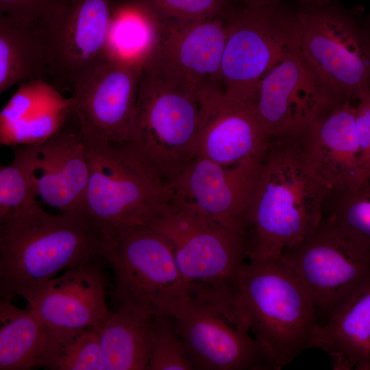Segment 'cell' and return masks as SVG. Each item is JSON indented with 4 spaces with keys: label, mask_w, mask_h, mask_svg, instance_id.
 <instances>
[{
    "label": "cell",
    "mask_w": 370,
    "mask_h": 370,
    "mask_svg": "<svg viewBox=\"0 0 370 370\" xmlns=\"http://www.w3.org/2000/svg\"><path fill=\"white\" fill-rule=\"evenodd\" d=\"M354 115L352 102H341L299 136L308 161L331 195L348 190L366 179Z\"/></svg>",
    "instance_id": "obj_20"
},
{
    "label": "cell",
    "mask_w": 370,
    "mask_h": 370,
    "mask_svg": "<svg viewBox=\"0 0 370 370\" xmlns=\"http://www.w3.org/2000/svg\"><path fill=\"white\" fill-rule=\"evenodd\" d=\"M148 227L170 243L193 295L217 296L231 291L236 273L247 258V236L173 199Z\"/></svg>",
    "instance_id": "obj_7"
},
{
    "label": "cell",
    "mask_w": 370,
    "mask_h": 370,
    "mask_svg": "<svg viewBox=\"0 0 370 370\" xmlns=\"http://www.w3.org/2000/svg\"><path fill=\"white\" fill-rule=\"evenodd\" d=\"M153 319L118 308L98 327L106 370H147L154 340Z\"/></svg>",
    "instance_id": "obj_24"
},
{
    "label": "cell",
    "mask_w": 370,
    "mask_h": 370,
    "mask_svg": "<svg viewBox=\"0 0 370 370\" xmlns=\"http://www.w3.org/2000/svg\"><path fill=\"white\" fill-rule=\"evenodd\" d=\"M230 304L236 324L256 340L274 370L310 347L319 323L314 304L280 258L245 262L233 281Z\"/></svg>",
    "instance_id": "obj_3"
},
{
    "label": "cell",
    "mask_w": 370,
    "mask_h": 370,
    "mask_svg": "<svg viewBox=\"0 0 370 370\" xmlns=\"http://www.w3.org/2000/svg\"><path fill=\"white\" fill-rule=\"evenodd\" d=\"M101 230L88 217L51 214L40 203L0 223V293L30 301L62 271L99 255Z\"/></svg>",
    "instance_id": "obj_2"
},
{
    "label": "cell",
    "mask_w": 370,
    "mask_h": 370,
    "mask_svg": "<svg viewBox=\"0 0 370 370\" xmlns=\"http://www.w3.org/2000/svg\"><path fill=\"white\" fill-rule=\"evenodd\" d=\"M42 368L55 370H106L98 327L85 330L58 347Z\"/></svg>",
    "instance_id": "obj_28"
},
{
    "label": "cell",
    "mask_w": 370,
    "mask_h": 370,
    "mask_svg": "<svg viewBox=\"0 0 370 370\" xmlns=\"http://www.w3.org/2000/svg\"><path fill=\"white\" fill-rule=\"evenodd\" d=\"M199 97V155L229 167L262 160L270 139L251 104L220 88L204 90Z\"/></svg>",
    "instance_id": "obj_19"
},
{
    "label": "cell",
    "mask_w": 370,
    "mask_h": 370,
    "mask_svg": "<svg viewBox=\"0 0 370 370\" xmlns=\"http://www.w3.org/2000/svg\"><path fill=\"white\" fill-rule=\"evenodd\" d=\"M164 21H195L227 17L237 8L238 0H145Z\"/></svg>",
    "instance_id": "obj_31"
},
{
    "label": "cell",
    "mask_w": 370,
    "mask_h": 370,
    "mask_svg": "<svg viewBox=\"0 0 370 370\" xmlns=\"http://www.w3.org/2000/svg\"><path fill=\"white\" fill-rule=\"evenodd\" d=\"M27 177L14 162L0 166V223L39 202Z\"/></svg>",
    "instance_id": "obj_30"
},
{
    "label": "cell",
    "mask_w": 370,
    "mask_h": 370,
    "mask_svg": "<svg viewBox=\"0 0 370 370\" xmlns=\"http://www.w3.org/2000/svg\"><path fill=\"white\" fill-rule=\"evenodd\" d=\"M243 7L258 8L285 2V0H238Z\"/></svg>",
    "instance_id": "obj_34"
},
{
    "label": "cell",
    "mask_w": 370,
    "mask_h": 370,
    "mask_svg": "<svg viewBox=\"0 0 370 370\" xmlns=\"http://www.w3.org/2000/svg\"><path fill=\"white\" fill-rule=\"evenodd\" d=\"M336 195V202L325 219L347 232L370 254V177Z\"/></svg>",
    "instance_id": "obj_27"
},
{
    "label": "cell",
    "mask_w": 370,
    "mask_h": 370,
    "mask_svg": "<svg viewBox=\"0 0 370 370\" xmlns=\"http://www.w3.org/2000/svg\"><path fill=\"white\" fill-rule=\"evenodd\" d=\"M295 7L285 2L258 8L239 7L226 20L221 90L247 102L262 77L299 49Z\"/></svg>",
    "instance_id": "obj_9"
},
{
    "label": "cell",
    "mask_w": 370,
    "mask_h": 370,
    "mask_svg": "<svg viewBox=\"0 0 370 370\" xmlns=\"http://www.w3.org/2000/svg\"><path fill=\"white\" fill-rule=\"evenodd\" d=\"M0 302V369L28 370L41 367L48 347V334L38 315L29 308Z\"/></svg>",
    "instance_id": "obj_26"
},
{
    "label": "cell",
    "mask_w": 370,
    "mask_h": 370,
    "mask_svg": "<svg viewBox=\"0 0 370 370\" xmlns=\"http://www.w3.org/2000/svg\"><path fill=\"white\" fill-rule=\"evenodd\" d=\"M299 50L346 101L370 90V29L338 0H298Z\"/></svg>",
    "instance_id": "obj_8"
},
{
    "label": "cell",
    "mask_w": 370,
    "mask_h": 370,
    "mask_svg": "<svg viewBox=\"0 0 370 370\" xmlns=\"http://www.w3.org/2000/svg\"><path fill=\"white\" fill-rule=\"evenodd\" d=\"M141 66L104 56L71 88V110L86 143H128Z\"/></svg>",
    "instance_id": "obj_12"
},
{
    "label": "cell",
    "mask_w": 370,
    "mask_h": 370,
    "mask_svg": "<svg viewBox=\"0 0 370 370\" xmlns=\"http://www.w3.org/2000/svg\"><path fill=\"white\" fill-rule=\"evenodd\" d=\"M49 75L43 38L38 26L0 14V93Z\"/></svg>",
    "instance_id": "obj_25"
},
{
    "label": "cell",
    "mask_w": 370,
    "mask_h": 370,
    "mask_svg": "<svg viewBox=\"0 0 370 370\" xmlns=\"http://www.w3.org/2000/svg\"><path fill=\"white\" fill-rule=\"evenodd\" d=\"M345 101L298 49L262 77L249 103L265 134L273 139L301 136Z\"/></svg>",
    "instance_id": "obj_10"
},
{
    "label": "cell",
    "mask_w": 370,
    "mask_h": 370,
    "mask_svg": "<svg viewBox=\"0 0 370 370\" xmlns=\"http://www.w3.org/2000/svg\"><path fill=\"white\" fill-rule=\"evenodd\" d=\"M227 17L163 20L160 45L145 66L166 82L196 93L210 88L221 89Z\"/></svg>",
    "instance_id": "obj_15"
},
{
    "label": "cell",
    "mask_w": 370,
    "mask_h": 370,
    "mask_svg": "<svg viewBox=\"0 0 370 370\" xmlns=\"http://www.w3.org/2000/svg\"><path fill=\"white\" fill-rule=\"evenodd\" d=\"M86 144L90 173L85 205L103 237L149 226L164 212L173 198L170 184L131 147Z\"/></svg>",
    "instance_id": "obj_4"
},
{
    "label": "cell",
    "mask_w": 370,
    "mask_h": 370,
    "mask_svg": "<svg viewBox=\"0 0 370 370\" xmlns=\"http://www.w3.org/2000/svg\"><path fill=\"white\" fill-rule=\"evenodd\" d=\"M305 1L311 2V3H325L330 0H304Z\"/></svg>",
    "instance_id": "obj_35"
},
{
    "label": "cell",
    "mask_w": 370,
    "mask_h": 370,
    "mask_svg": "<svg viewBox=\"0 0 370 370\" xmlns=\"http://www.w3.org/2000/svg\"><path fill=\"white\" fill-rule=\"evenodd\" d=\"M331 192L308 161L300 136L270 139L252 197L249 261L275 260L323 219Z\"/></svg>",
    "instance_id": "obj_1"
},
{
    "label": "cell",
    "mask_w": 370,
    "mask_h": 370,
    "mask_svg": "<svg viewBox=\"0 0 370 370\" xmlns=\"http://www.w3.org/2000/svg\"><path fill=\"white\" fill-rule=\"evenodd\" d=\"M164 21L145 0L112 9L105 55L143 68L156 52Z\"/></svg>",
    "instance_id": "obj_23"
},
{
    "label": "cell",
    "mask_w": 370,
    "mask_h": 370,
    "mask_svg": "<svg viewBox=\"0 0 370 370\" xmlns=\"http://www.w3.org/2000/svg\"><path fill=\"white\" fill-rule=\"evenodd\" d=\"M280 259L310 294L317 313L326 317L370 273V254L347 232L323 219L297 245Z\"/></svg>",
    "instance_id": "obj_11"
},
{
    "label": "cell",
    "mask_w": 370,
    "mask_h": 370,
    "mask_svg": "<svg viewBox=\"0 0 370 370\" xmlns=\"http://www.w3.org/2000/svg\"><path fill=\"white\" fill-rule=\"evenodd\" d=\"M99 255L112 268L119 308L151 319L174 317L194 300L170 243L148 226L104 237Z\"/></svg>",
    "instance_id": "obj_5"
},
{
    "label": "cell",
    "mask_w": 370,
    "mask_h": 370,
    "mask_svg": "<svg viewBox=\"0 0 370 370\" xmlns=\"http://www.w3.org/2000/svg\"><path fill=\"white\" fill-rule=\"evenodd\" d=\"M261 161L229 167L199 155L169 182L172 199L190 205L225 227L247 236Z\"/></svg>",
    "instance_id": "obj_17"
},
{
    "label": "cell",
    "mask_w": 370,
    "mask_h": 370,
    "mask_svg": "<svg viewBox=\"0 0 370 370\" xmlns=\"http://www.w3.org/2000/svg\"><path fill=\"white\" fill-rule=\"evenodd\" d=\"M200 126L199 93L173 86L144 66L127 144L169 182L199 156Z\"/></svg>",
    "instance_id": "obj_6"
},
{
    "label": "cell",
    "mask_w": 370,
    "mask_h": 370,
    "mask_svg": "<svg viewBox=\"0 0 370 370\" xmlns=\"http://www.w3.org/2000/svg\"><path fill=\"white\" fill-rule=\"evenodd\" d=\"M111 0H67L38 26L49 76L71 90L105 56Z\"/></svg>",
    "instance_id": "obj_13"
},
{
    "label": "cell",
    "mask_w": 370,
    "mask_h": 370,
    "mask_svg": "<svg viewBox=\"0 0 370 370\" xmlns=\"http://www.w3.org/2000/svg\"><path fill=\"white\" fill-rule=\"evenodd\" d=\"M154 340L147 370L196 369L170 316L153 319Z\"/></svg>",
    "instance_id": "obj_29"
},
{
    "label": "cell",
    "mask_w": 370,
    "mask_h": 370,
    "mask_svg": "<svg viewBox=\"0 0 370 370\" xmlns=\"http://www.w3.org/2000/svg\"><path fill=\"white\" fill-rule=\"evenodd\" d=\"M368 24H369V25L370 27V15H369V18H368Z\"/></svg>",
    "instance_id": "obj_36"
},
{
    "label": "cell",
    "mask_w": 370,
    "mask_h": 370,
    "mask_svg": "<svg viewBox=\"0 0 370 370\" xmlns=\"http://www.w3.org/2000/svg\"><path fill=\"white\" fill-rule=\"evenodd\" d=\"M72 112L71 98L41 79L23 82L0 113V143L9 147L42 143L62 130Z\"/></svg>",
    "instance_id": "obj_22"
},
{
    "label": "cell",
    "mask_w": 370,
    "mask_h": 370,
    "mask_svg": "<svg viewBox=\"0 0 370 370\" xmlns=\"http://www.w3.org/2000/svg\"><path fill=\"white\" fill-rule=\"evenodd\" d=\"M108 280L92 260L54 277L28 302L43 323L49 355L75 335L101 325L112 314L106 304Z\"/></svg>",
    "instance_id": "obj_14"
},
{
    "label": "cell",
    "mask_w": 370,
    "mask_h": 370,
    "mask_svg": "<svg viewBox=\"0 0 370 370\" xmlns=\"http://www.w3.org/2000/svg\"><path fill=\"white\" fill-rule=\"evenodd\" d=\"M171 318L196 369H273L256 340L225 309L195 297Z\"/></svg>",
    "instance_id": "obj_18"
},
{
    "label": "cell",
    "mask_w": 370,
    "mask_h": 370,
    "mask_svg": "<svg viewBox=\"0 0 370 370\" xmlns=\"http://www.w3.org/2000/svg\"><path fill=\"white\" fill-rule=\"evenodd\" d=\"M12 147L13 162L38 197L60 212L89 218L85 197L90 168L87 145L79 132L61 130L42 143Z\"/></svg>",
    "instance_id": "obj_16"
},
{
    "label": "cell",
    "mask_w": 370,
    "mask_h": 370,
    "mask_svg": "<svg viewBox=\"0 0 370 370\" xmlns=\"http://www.w3.org/2000/svg\"><path fill=\"white\" fill-rule=\"evenodd\" d=\"M67 0H0V14L27 25L39 26Z\"/></svg>",
    "instance_id": "obj_32"
},
{
    "label": "cell",
    "mask_w": 370,
    "mask_h": 370,
    "mask_svg": "<svg viewBox=\"0 0 370 370\" xmlns=\"http://www.w3.org/2000/svg\"><path fill=\"white\" fill-rule=\"evenodd\" d=\"M310 347L326 353L336 370H370V273L318 323Z\"/></svg>",
    "instance_id": "obj_21"
},
{
    "label": "cell",
    "mask_w": 370,
    "mask_h": 370,
    "mask_svg": "<svg viewBox=\"0 0 370 370\" xmlns=\"http://www.w3.org/2000/svg\"><path fill=\"white\" fill-rule=\"evenodd\" d=\"M355 127L366 179L370 177V90L355 106Z\"/></svg>",
    "instance_id": "obj_33"
}]
</instances>
